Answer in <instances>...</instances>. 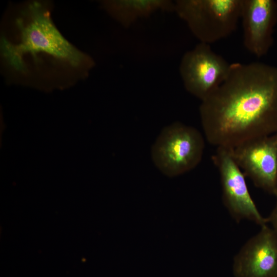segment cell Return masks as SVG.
<instances>
[{
  "label": "cell",
  "mask_w": 277,
  "mask_h": 277,
  "mask_svg": "<svg viewBox=\"0 0 277 277\" xmlns=\"http://www.w3.org/2000/svg\"><path fill=\"white\" fill-rule=\"evenodd\" d=\"M212 160L220 173L223 202L232 217L238 222L246 219L261 227L267 225V218L259 211L231 148L217 147Z\"/></svg>",
  "instance_id": "6"
},
{
  "label": "cell",
  "mask_w": 277,
  "mask_h": 277,
  "mask_svg": "<svg viewBox=\"0 0 277 277\" xmlns=\"http://www.w3.org/2000/svg\"><path fill=\"white\" fill-rule=\"evenodd\" d=\"M207 141L233 148L277 133V67L261 62L230 64L221 84L201 101Z\"/></svg>",
  "instance_id": "1"
},
{
  "label": "cell",
  "mask_w": 277,
  "mask_h": 277,
  "mask_svg": "<svg viewBox=\"0 0 277 277\" xmlns=\"http://www.w3.org/2000/svg\"><path fill=\"white\" fill-rule=\"evenodd\" d=\"M242 0H178L174 11L200 41L210 44L231 34L241 19Z\"/></svg>",
  "instance_id": "3"
},
{
  "label": "cell",
  "mask_w": 277,
  "mask_h": 277,
  "mask_svg": "<svg viewBox=\"0 0 277 277\" xmlns=\"http://www.w3.org/2000/svg\"><path fill=\"white\" fill-rule=\"evenodd\" d=\"M204 148V137L197 129L174 122L162 130L152 145L151 157L163 174L174 177L196 167Z\"/></svg>",
  "instance_id": "4"
},
{
  "label": "cell",
  "mask_w": 277,
  "mask_h": 277,
  "mask_svg": "<svg viewBox=\"0 0 277 277\" xmlns=\"http://www.w3.org/2000/svg\"><path fill=\"white\" fill-rule=\"evenodd\" d=\"M232 156L254 185L277 196V133L231 148Z\"/></svg>",
  "instance_id": "7"
},
{
  "label": "cell",
  "mask_w": 277,
  "mask_h": 277,
  "mask_svg": "<svg viewBox=\"0 0 277 277\" xmlns=\"http://www.w3.org/2000/svg\"><path fill=\"white\" fill-rule=\"evenodd\" d=\"M107 11L122 26L129 27L141 18L159 11H174V2L168 0H117L104 2Z\"/></svg>",
  "instance_id": "10"
},
{
  "label": "cell",
  "mask_w": 277,
  "mask_h": 277,
  "mask_svg": "<svg viewBox=\"0 0 277 277\" xmlns=\"http://www.w3.org/2000/svg\"><path fill=\"white\" fill-rule=\"evenodd\" d=\"M25 14L17 18L18 42L13 43L6 38L1 41V51L6 63L15 71H27L26 55L35 58L38 53L47 54L74 67L89 69L93 60L78 50L60 33L53 24L48 10L39 2L30 3Z\"/></svg>",
  "instance_id": "2"
},
{
  "label": "cell",
  "mask_w": 277,
  "mask_h": 277,
  "mask_svg": "<svg viewBox=\"0 0 277 277\" xmlns=\"http://www.w3.org/2000/svg\"><path fill=\"white\" fill-rule=\"evenodd\" d=\"M276 197L275 205L270 215L267 217V221L268 223H270L272 225V229L277 234V196Z\"/></svg>",
  "instance_id": "11"
},
{
  "label": "cell",
  "mask_w": 277,
  "mask_h": 277,
  "mask_svg": "<svg viewBox=\"0 0 277 277\" xmlns=\"http://www.w3.org/2000/svg\"><path fill=\"white\" fill-rule=\"evenodd\" d=\"M240 19L245 47L257 57L265 55L273 43L277 3L273 0H242Z\"/></svg>",
  "instance_id": "9"
},
{
  "label": "cell",
  "mask_w": 277,
  "mask_h": 277,
  "mask_svg": "<svg viewBox=\"0 0 277 277\" xmlns=\"http://www.w3.org/2000/svg\"><path fill=\"white\" fill-rule=\"evenodd\" d=\"M235 277H277V234L267 225L248 240L234 256Z\"/></svg>",
  "instance_id": "8"
},
{
  "label": "cell",
  "mask_w": 277,
  "mask_h": 277,
  "mask_svg": "<svg viewBox=\"0 0 277 277\" xmlns=\"http://www.w3.org/2000/svg\"><path fill=\"white\" fill-rule=\"evenodd\" d=\"M230 67V64L215 53L209 44L200 42L184 54L179 72L187 91L202 101L224 81Z\"/></svg>",
  "instance_id": "5"
}]
</instances>
